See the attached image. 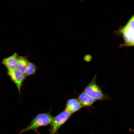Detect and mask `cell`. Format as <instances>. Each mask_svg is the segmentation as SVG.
Returning a JSON list of instances; mask_svg holds the SVG:
<instances>
[{"instance_id": "obj_1", "label": "cell", "mask_w": 134, "mask_h": 134, "mask_svg": "<svg viewBox=\"0 0 134 134\" xmlns=\"http://www.w3.org/2000/svg\"><path fill=\"white\" fill-rule=\"evenodd\" d=\"M53 118L49 113L38 114L33 119L27 127L22 130L20 133L32 130L38 133V128L50 124Z\"/></svg>"}, {"instance_id": "obj_2", "label": "cell", "mask_w": 134, "mask_h": 134, "mask_svg": "<svg viewBox=\"0 0 134 134\" xmlns=\"http://www.w3.org/2000/svg\"><path fill=\"white\" fill-rule=\"evenodd\" d=\"M125 46H134V14L120 30Z\"/></svg>"}, {"instance_id": "obj_3", "label": "cell", "mask_w": 134, "mask_h": 134, "mask_svg": "<svg viewBox=\"0 0 134 134\" xmlns=\"http://www.w3.org/2000/svg\"><path fill=\"white\" fill-rule=\"evenodd\" d=\"M96 76L94 75L92 80L85 88L84 91L95 100H102L107 99V97L96 84Z\"/></svg>"}, {"instance_id": "obj_4", "label": "cell", "mask_w": 134, "mask_h": 134, "mask_svg": "<svg viewBox=\"0 0 134 134\" xmlns=\"http://www.w3.org/2000/svg\"><path fill=\"white\" fill-rule=\"evenodd\" d=\"M72 115L69 112L64 110L54 117L50 125V134H56L60 127Z\"/></svg>"}, {"instance_id": "obj_5", "label": "cell", "mask_w": 134, "mask_h": 134, "mask_svg": "<svg viewBox=\"0 0 134 134\" xmlns=\"http://www.w3.org/2000/svg\"><path fill=\"white\" fill-rule=\"evenodd\" d=\"M7 74L10 79L16 86L19 93L20 94L23 83L26 77L25 74L16 68L8 70Z\"/></svg>"}, {"instance_id": "obj_6", "label": "cell", "mask_w": 134, "mask_h": 134, "mask_svg": "<svg viewBox=\"0 0 134 134\" xmlns=\"http://www.w3.org/2000/svg\"><path fill=\"white\" fill-rule=\"evenodd\" d=\"M82 107L78 99L72 98L67 100L65 110L72 114L79 110Z\"/></svg>"}, {"instance_id": "obj_7", "label": "cell", "mask_w": 134, "mask_h": 134, "mask_svg": "<svg viewBox=\"0 0 134 134\" xmlns=\"http://www.w3.org/2000/svg\"><path fill=\"white\" fill-rule=\"evenodd\" d=\"M18 56L17 53H15L3 59L1 64L5 67L7 70L15 69L16 68Z\"/></svg>"}, {"instance_id": "obj_8", "label": "cell", "mask_w": 134, "mask_h": 134, "mask_svg": "<svg viewBox=\"0 0 134 134\" xmlns=\"http://www.w3.org/2000/svg\"><path fill=\"white\" fill-rule=\"evenodd\" d=\"M78 99L82 107L90 106L96 101L84 91L79 95Z\"/></svg>"}, {"instance_id": "obj_9", "label": "cell", "mask_w": 134, "mask_h": 134, "mask_svg": "<svg viewBox=\"0 0 134 134\" xmlns=\"http://www.w3.org/2000/svg\"><path fill=\"white\" fill-rule=\"evenodd\" d=\"M29 62L25 57L18 55L17 60L16 68L24 74Z\"/></svg>"}, {"instance_id": "obj_10", "label": "cell", "mask_w": 134, "mask_h": 134, "mask_svg": "<svg viewBox=\"0 0 134 134\" xmlns=\"http://www.w3.org/2000/svg\"><path fill=\"white\" fill-rule=\"evenodd\" d=\"M37 70L36 66L34 63L29 62L24 73L26 77L35 74Z\"/></svg>"}, {"instance_id": "obj_11", "label": "cell", "mask_w": 134, "mask_h": 134, "mask_svg": "<svg viewBox=\"0 0 134 134\" xmlns=\"http://www.w3.org/2000/svg\"><path fill=\"white\" fill-rule=\"evenodd\" d=\"M130 131H131V132H134V129H129Z\"/></svg>"}]
</instances>
